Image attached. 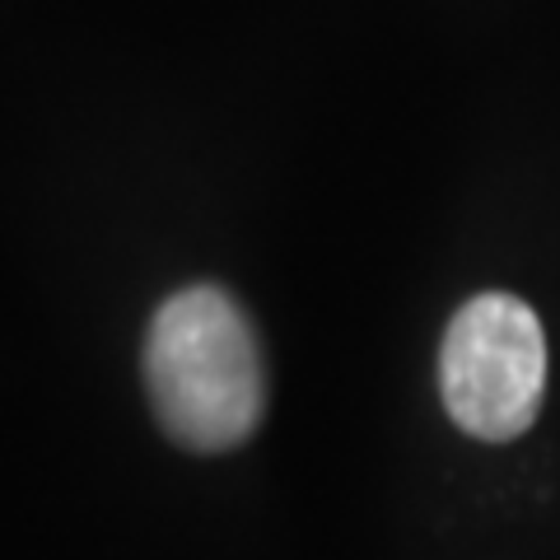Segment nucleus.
<instances>
[{"label": "nucleus", "mask_w": 560, "mask_h": 560, "mask_svg": "<svg viewBox=\"0 0 560 560\" xmlns=\"http://www.w3.org/2000/svg\"><path fill=\"white\" fill-rule=\"evenodd\" d=\"M145 388L160 425L197 453H224L257 430L267 407L261 350L243 308L215 285H191L154 313Z\"/></svg>", "instance_id": "nucleus-1"}, {"label": "nucleus", "mask_w": 560, "mask_h": 560, "mask_svg": "<svg viewBox=\"0 0 560 560\" xmlns=\"http://www.w3.org/2000/svg\"><path fill=\"white\" fill-rule=\"evenodd\" d=\"M440 388L458 430L504 444L537 420L547 393V337L514 294H481L458 308L440 350Z\"/></svg>", "instance_id": "nucleus-2"}]
</instances>
